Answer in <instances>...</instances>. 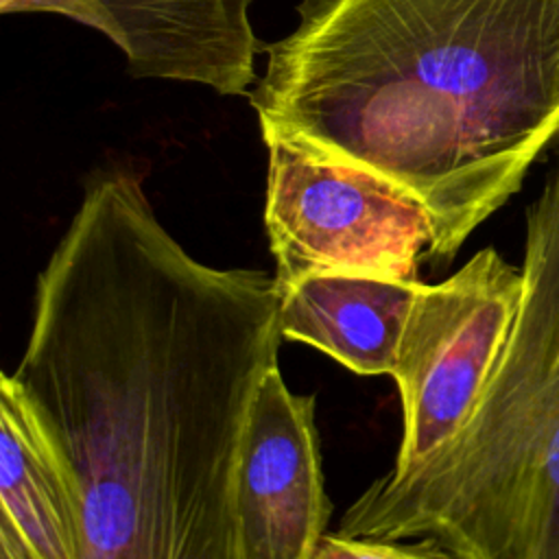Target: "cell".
Returning a JSON list of instances; mask_svg holds the SVG:
<instances>
[{"label": "cell", "mask_w": 559, "mask_h": 559, "mask_svg": "<svg viewBox=\"0 0 559 559\" xmlns=\"http://www.w3.org/2000/svg\"><path fill=\"white\" fill-rule=\"evenodd\" d=\"M280 286L194 258L142 177L94 170L35 282L11 371L81 498V559H247L238 513Z\"/></svg>", "instance_id": "cell-1"}, {"label": "cell", "mask_w": 559, "mask_h": 559, "mask_svg": "<svg viewBox=\"0 0 559 559\" xmlns=\"http://www.w3.org/2000/svg\"><path fill=\"white\" fill-rule=\"evenodd\" d=\"M249 92L264 144L376 175L435 225L430 266L559 140V0H301Z\"/></svg>", "instance_id": "cell-2"}, {"label": "cell", "mask_w": 559, "mask_h": 559, "mask_svg": "<svg viewBox=\"0 0 559 559\" xmlns=\"http://www.w3.org/2000/svg\"><path fill=\"white\" fill-rule=\"evenodd\" d=\"M524 293L461 430L345 509L358 537L432 535L454 559H559V170L526 207Z\"/></svg>", "instance_id": "cell-3"}, {"label": "cell", "mask_w": 559, "mask_h": 559, "mask_svg": "<svg viewBox=\"0 0 559 559\" xmlns=\"http://www.w3.org/2000/svg\"><path fill=\"white\" fill-rule=\"evenodd\" d=\"M522 293V266L493 247L445 280L417 286L391 373L402 439L389 474L415 469L467 421L509 341Z\"/></svg>", "instance_id": "cell-4"}, {"label": "cell", "mask_w": 559, "mask_h": 559, "mask_svg": "<svg viewBox=\"0 0 559 559\" xmlns=\"http://www.w3.org/2000/svg\"><path fill=\"white\" fill-rule=\"evenodd\" d=\"M264 227L277 286L347 273L419 282L435 225L411 194L371 173L266 144Z\"/></svg>", "instance_id": "cell-5"}, {"label": "cell", "mask_w": 559, "mask_h": 559, "mask_svg": "<svg viewBox=\"0 0 559 559\" xmlns=\"http://www.w3.org/2000/svg\"><path fill=\"white\" fill-rule=\"evenodd\" d=\"M251 0H0L2 13H59L109 37L135 79L197 83L249 96L255 55Z\"/></svg>", "instance_id": "cell-6"}, {"label": "cell", "mask_w": 559, "mask_h": 559, "mask_svg": "<svg viewBox=\"0 0 559 559\" xmlns=\"http://www.w3.org/2000/svg\"><path fill=\"white\" fill-rule=\"evenodd\" d=\"M317 397L288 389L280 362L253 397L242 441L238 513L247 559H312L328 533Z\"/></svg>", "instance_id": "cell-7"}, {"label": "cell", "mask_w": 559, "mask_h": 559, "mask_svg": "<svg viewBox=\"0 0 559 559\" xmlns=\"http://www.w3.org/2000/svg\"><path fill=\"white\" fill-rule=\"evenodd\" d=\"M0 559H81L74 478L11 371L0 378Z\"/></svg>", "instance_id": "cell-8"}, {"label": "cell", "mask_w": 559, "mask_h": 559, "mask_svg": "<svg viewBox=\"0 0 559 559\" xmlns=\"http://www.w3.org/2000/svg\"><path fill=\"white\" fill-rule=\"evenodd\" d=\"M419 284L347 273L301 277L280 286L282 336L358 376H391Z\"/></svg>", "instance_id": "cell-9"}, {"label": "cell", "mask_w": 559, "mask_h": 559, "mask_svg": "<svg viewBox=\"0 0 559 559\" xmlns=\"http://www.w3.org/2000/svg\"><path fill=\"white\" fill-rule=\"evenodd\" d=\"M312 559H454V555L432 535L384 539L347 535L336 528L319 539Z\"/></svg>", "instance_id": "cell-10"}]
</instances>
